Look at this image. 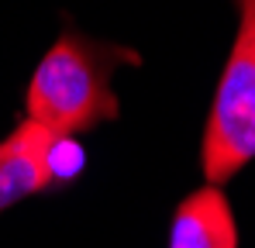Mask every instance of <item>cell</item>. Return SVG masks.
Returning <instances> with one entry per match:
<instances>
[{
	"instance_id": "cell-3",
	"label": "cell",
	"mask_w": 255,
	"mask_h": 248,
	"mask_svg": "<svg viewBox=\"0 0 255 248\" xmlns=\"http://www.w3.org/2000/svg\"><path fill=\"white\" fill-rule=\"evenodd\" d=\"M48 138H52L48 127L24 118L0 141V214L42 190H52L48 165H45Z\"/></svg>"
},
{
	"instance_id": "cell-2",
	"label": "cell",
	"mask_w": 255,
	"mask_h": 248,
	"mask_svg": "<svg viewBox=\"0 0 255 248\" xmlns=\"http://www.w3.org/2000/svg\"><path fill=\"white\" fill-rule=\"evenodd\" d=\"M238 35L214 90L204 127V179L224 186L255 159V0L238 7Z\"/></svg>"
},
{
	"instance_id": "cell-4",
	"label": "cell",
	"mask_w": 255,
	"mask_h": 248,
	"mask_svg": "<svg viewBox=\"0 0 255 248\" xmlns=\"http://www.w3.org/2000/svg\"><path fill=\"white\" fill-rule=\"evenodd\" d=\"M169 248H238V221L221 186L204 183L179 200L169 224Z\"/></svg>"
},
{
	"instance_id": "cell-1",
	"label": "cell",
	"mask_w": 255,
	"mask_h": 248,
	"mask_svg": "<svg viewBox=\"0 0 255 248\" xmlns=\"http://www.w3.org/2000/svg\"><path fill=\"white\" fill-rule=\"evenodd\" d=\"M125 62H138V55L80 31H62L31 73L24 118L59 134H83L114 121L118 93L111 80Z\"/></svg>"
},
{
	"instance_id": "cell-6",
	"label": "cell",
	"mask_w": 255,
	"mask_h": 248,
	"mask_svg": "<svg viewBox=\"0 0 255 248\" xmlns=\"http://www.w3.org/2000/svg\"><path fill=\"white\" fill-rule=\"evenodd\" d=\"M235 3H238V7H242V3H249V0H235Z\"/></svg>"
},
{
	"instance_id": "cell-5",
	"label": "cell",
	"mask_w": 255,
	"mask_h": 248,
	"mask_svg": "<svg viewBox=\"0 0 255 248\" xmlns=\"http://www.w3.org/2000/svg\"><path fill=\"white\" fill-rule=\"evenodd\" d=\"M45 165H48L52 186L73 183V179L83 172V165H86L83 145L76 141V134H59V131H52L48 148H45Z\"/></svg>"
}]
</instances>
